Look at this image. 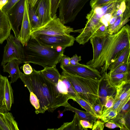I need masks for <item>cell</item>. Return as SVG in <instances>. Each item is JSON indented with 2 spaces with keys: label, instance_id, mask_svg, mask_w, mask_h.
Listing matches in <instances>:
<instances>
[{
  "label": "cell",
  "instance_id": "cell-1",
  "mask_svg": "<svg viewBox=\"0 0 130 130\" xmlns=\"http://www.w3.org/2000/svg\"><path fill=\"white\" fill-rule=\"evenodd\" d=\"M29 75L20 73V78L30 92V101L36 114L52 112L59 107L64 106L69 98L60 93L57 87L43 75L40 71L34 69Z\"/></svg>",
  "mask_w": 130,
  "mask_h": 130
},
{
  "label": "cell",
  "instance_id": "cell-2",
  "mask_svg": "<svg viewBox=\"0 0 130 130\" xmlns=\"http://www.w3.org/2000/svg\"><path fill=\"white\" fill-rule=\"evenodd\" d=\"M91 8L86 22L98 28L105 26L109 35L118 32L130 20V0H115Z\"/></svg>",
  "mask_w": 130,
  "mask_h": 130
},
{
  "label": "cell",
  "instance_id": "cell-3",
  "mask_svg": "<svg viewBox=\"0 0 130 130\" xmlns=\"http://www.w3.org/2000/svg\"><path fill=\"white\" fill-rule=\"evenodd\" d=\"M130 46V27L126 24L118 32L106 37L100 54L90 66L97 69L102 68L100 72L102 74L123 50Z\"/></svg>",
  "mask_w": 130,
  "mask_h": 130
},
{
  "label": "cell",
  "instance_id": "cell-4",
  "mask_svg": "<svg viewBox=\"0 0 130 130\" xmlns=\"http://www.w3.org/2000/svg\"><path fill=\"white\" fill-rule=\"evenodd\" d=\"M23 49L22 63H31L44 68L56 66L60 62L64 51L43 46L31 36Z\"/></svg>",
  "mask_w": 130,
  "mask_h": 130
},
{
  "label": "cell",
  "instance_id": "cell-5",
  "mask_svg": "<svg viewBox=\"0 0 130 130\" xmlns=\"http://www.w3.org/2000/svg\"><path fill=\"white\" fill-rule=\"evenodd\" d=\"M71 82L79 98L91 105L99 98L100 79H93L62 72Z\"/></svg>",
  "mask_w": 130,
  "mask_h": 130
},
{
  "label": "cell",
  "instance_id": "cell-6",
  "mask_svg": "<svg viewBox=\"0 0 130 130\" xmlns=\"http://www.w3.org/2000/svg\"><path fill=\"white\" fill-rule=\"evenodd\" d=\"M91 0H60L58 18L64 24L73 22L86 3Z\"/></svg>",
  "mask_w": 130,
  "mask_h": 130
},
{
  "label": "cell",
  "instance_id": "cell-7",
  "mask_svg": "<svg viewBox=\"0 0 130 130\" xmlns=\"http://www.w3.org/2000/svg\"><path fill=\"white\" fill-rule=\"evenodd\" d=\"M33 37L43 46L62 50L72 46L75 40V38L70 34L54 36L40 34Z\"/></svg>",
  "mask_w": 130,
  "mask_h": 130
},
{
  "label": "cell",
  "instance_id": "cell-8",
  "mask_svg": "<svg viewBox=\"0 0 130 130\" xmlns=\"http://www.w3.org/2000/svg\"><path fill=\"white\" fill-rule=\"evenodd\" d=\"M73 30V28L65 25L56 17L43 26L32 30L31 36L34 37L40 34L50 36L69 35Z\"/></svg>",
  "mask_w": 130,
  "mask_h": 130
},
{
  "label": "cell",
  "instance_id": "cell-9",
  "mask_svg": "<svg viewBox=\"0 0 130 130\" xmlns=\"http://www.w3.org/2000/svg\"><path fill=\"white\" fill-rule=\"evenodd\" d=\"M7 43L4 48V54L1 65L16 59L22 62L24 58L23 46L18 38L10 34L6 39Z\"/></svg>",
  "mask_w": 130,
  "mask_h": 130
},
{
  "label": "cell",
  "instance_id": "cell-10",
  "mask_svg": "<svg viewBox=\"0 0 130 130\" xmlns=\"http://www.w3.org/2000/svg\"><path fill=\"white\" fill-rule=\"evenodd\" d=\"M11 83L6 77L1 75L0 79V112L9 111L13 103Z\"/></svg>",
  "mask_w": 130,
  "mask_h": 130
},
{
  "label": "cell",
  "instance_id": "cell-11",
  "mask_svg": "<svg viewBox=\"0 0 130 130\" xmlns=\"http://www.w3.org/2000/svg\"><path fill=\"white\" fill-rule=\"evenodd\" d=\"M25 0H20L6 14L10 23L11 29L15 36L18 38L24 15Z\"/></svg>",
  "mask_w": 130,
  "mask_h": 130
},
{
  "label": "cell",
  "instance_id": "cell-12",
  "mask_svg": "<svg viewBox=\"0 0 130 130\" xmlns=\"http://www.w3.org/2000/svg\"><path fill=\"white\" fill-rule=\"evenodd\" d=\"M63 71L74 75L84 77L99 79L101 77L100 72L96 69L89 65L80 64L78 65L60 66Z\"/></svg>",
  "mask_w": 130,
  "mask_h": 130
},
{
  "label": "cell",
  "instance_id": "cell-13",
  "mask_svg": "<svg viewBox=\"0 0 130 130\" xmlns=\"http://www.w3.org/2000/svg\"><path fill=\"white\" fill-rule=\"evenodd\" d=\"M116 93V88L110 84L107 71L102 74L100 79L99 91V99L102 104L104 105L107 96L114 98Z\"/></svg>",
  "mask_w": 130,
  "mask_h": 130
},
{
  "label": "cell",
  "instance_id": "cell-14",
  "mask_svg": "<svg viewBox=\"0 0 130 130\" xmlns=\"http://www.w3.org/2000/svg\"><path fill=\"white\" fill-rule=\"evenodd\" d=\"M28 8V2L27 0H25L24 13L21 28L18 37L23 46L26 44L29 40L32 31L29 18Z\"/></svg>",
  "mask_w": 130,
  "mask_h": 130
},
{
  "label": "cell",
  "instance_id": "cell-15",
  "mask_svg": "<svg viewBox=\"0 0 130 130\" xmlns=\"http://www.w3.org/2000/svg\"><path fill=\"white\" fill-rule=\"evenodd\" d=\"M51 0H38L34 7L38 16L41 27L51 20Z\"/></svg>",
  "mask_w": 130,
  "mask_h": 130
},
{
  "label": "cell",
  "instance_id": "cell-16",
  "mask_svg": "<svg viewBox=\"0 0 130 130\" xmlns=\"http://www.w3.org/2000/svg\"><path fill=\"white\" fill-rule=\"evenodd\" d=\"M56 86L59 92L74 101L76 98L79 97L71 82L62 73Z\"/></svg>",
  "mask_w": 130,
  "mask_h": 130
},
{
  "label": "cell",
  "instance_id": "cell-17",
  "mask_svg": "<svg viewBox=\"0 0 130 130\" xmlns=\"http://www.w3.org/2000/svg\"><path fill=\"white\" fill-rule=\"evenodd\" d=\"M0 130H19L18 123L11 112H0Z\"/></svg>",
  "mask_w": 130,
  "mask_h": 130
},
{
  "label": "cell",
  "instance_id": "cell-18",
  "mask_svg": "<svg viewBox=\"0 0 130 130\" xmlns=\"http://www.w3.org/2000/svg\"><path fill=\"white\" fill-rule=\"evenodd\" d=\"M107 36H92L90 39L93 51L92 59L88 62L86 64L90 66L92 64L100 54Z\"/></svg>",
  "mask_w": 130,
  "mask_h": 130
},
{
  "label": "cell",
  "instance_id": "cell-19",
  "mask_svg": "<svg viewBox=\"0 0 130 130\" xmlns=\"http://www.w3.org/2000/svg\"><path fill=\"white\" fill-rule=\"evenodd\" d=\"M114 101L119 100L127 102L130 100V80L123 81L116 87Z\"/></svg>",
  "mask_w": 130,
  "mask_h": 130
},
{
  "label": "cell",
  "instance_id": "cell-20",
  "mask_svg": "<svg viewBox=\"0 0 130 130\" xmlns=\"http://www.w3.org/2000/svg\"><path fill=\"white\" fill-rule=\"evenodd\" d=\"M7 63L6 65L3 66V71L9 73L11 78L10 82L11 83H13L20 78L21 71L19 70V65L22 62L20 60L15 59Z\"/></svg>",
  "mask_w": 130,
  "mask_h": 130
},
{
  "label": "cell",
  "instance_id": "cell-21",
  "mask_svg": "<svg viewBox=\"0 0 130 130\" xmlns=\"http://www.w3.org/2000/svg\"><path fill=\"white\" fill-rule=\"evenodd\" d=\"M11 27L7 15L0 11V44H2L10 35Z\"/></svg>",
  "mask_w": 130,
  "mask_h": 130
},
{
  "label": "cell",
  "instance_id": "cell-22",
  "mask_svg": "<svg viewBox=\"0 0 130 130\" xmlns=\"http://www.w3.org/2000/svg\"><path fill=\"white\" fill-rule=\"evenodd\" d=\"M130 46L126 48L115 61L109 66L108 70L109 71L108 74H110L119 66L130 62Z\"/></svg>",
  "mask_w": 130,
  "mask_h": 130
},
{
  "label": "cell",
  "instance_id": "cell-23",
  "mask_svg": "<svg viewBox=\"0 0 130 130\" xmlns=\"http://www.w3.org/2000/svg\"><path fill=\"white\" fill-rule=\"evenodd\" d=\"M40 71L45 78L56 86L61 75L56 69V66L46 67Z\"/></svg>",
  "mask_w": 130,
  "mask_h": 130
},
{
  "label": "cell",
  "instance_id": "cell-24",
  "mask_svg": "<svg viewBox=\"0 0 130 130\" xmlns=\"http://www.w3.org/2000/svg\"><path fill=\"white\" fill-rule=\"evenodd\" d=\"M64 107L65 108L63 110L64 111L68 110L74 112L77 114L80 120L88 121L93 125L96 120L98 119L90 113L87 111H83L74 108L68 103Z\"/></svg>",
  "mask_w": 130,
  "mask_h": 130
},
{
  "label": "cell",
  "instance_id": "cell-25",
  "mask_svg": "<svg viewBox=\"0 0 130 130\" xmlns=\"http://www.w3.org/2000/svg\"><path fill=\"white\" fill-rule=\"evenodd\" d=\"M130 111L123 115L117 114L115 118L109 121L117 124L121 130H130Z\"/></svg>",
  "mask_w": 130,
  "mask_h": 130
},
{
  "label": "cell",
  "instance_id": "cell-26",
  "mask_svg": "<svg viewBox=\"0 0 130 130\" xmlns=\"http://www.w3.org/2000/svg\"><path fill=\"white\" fill-rule=\"evenodd\" d=\"M130 72L123 73L108 74L110 83L113 86L116 87L122 82L130 80Z\"/></svg>",
  "mask_w": 130,
  "mask_h": 130
},
{
  "label": "cell",
  "instance_id": "cell-27",
  "mask_svg": "<svg viewBox=\"0 0 130 130\" xmlns=\"http://www.w3.org/2000/svg\"><path fill=\"white\" fill-rule=\"evenodd\" d=\"M28 8L29 18L31 30L41 27L39 18L35 7H31L28 4Z\"/></svg>",
  "mask_w": 130,
  "mask_h": 130
},
{
  "label": "cell",
  "instance_id": "cell-28",
  "mask_svg": "<svg viewBox=\"0 0 130 130\" xmlns=\"http://www.w3.org/2000/svg\"><path fill=\"white\" fill-rule=\"evenodd\" d=\"M74 101L77 102L82 108L85 109L86 111L90 113L99 119L97 115L93 110L91 105L79 97L76 98Z\"/></svg>",
  "mask_w": 130,
  "mask_h": 130
},
{
  "label": "cell",
  "instance_id": "cell-29",
  "mask_svg": "<svg viewBox=\"0 0 130 130\" xmlns=\"http://www.w3.org/2000/svg\"><path fill=\"white\" fill-rule=\"evenodd\" d=\"M91 106L94 111L99 119L102 115L104 105L102 104L98 98L91 105Z\"/></svg>",
  "mask_w": 130,
  "mask_h": 130
},
{
  "label": "cell",
  "instance_id": "cell-30",
  "mask_svg": "<svg viewBox=\"0 0 130 130\" xmlns=\"http://www.w3.org/2000/svg\"><path fill=\"white\" fill-rule=\"evenodd\" d=\"M130 62L121 64L115 69L110 74L123 73L130 72Z\"/></svg>",
  "mask_w": 130,
  "mask_h": 130
},
{
  "label": "cell",
  "instance_id": "cell-31",
  "mask_svg": "<svg viewBox=\"0 0 130 130\" xmlns=\"http://www.w3.org/2000/svg\"><path fill=\"white\" fill-rule=\"evenodd\" d=\"M60 0H51L50 15L52 19L57 17L56 12Z\"/></svg>",
  "mask_w": 130,
  "mask_h": 130
},
{
  "label": "cell",
  "instance_id": "cell-32",
  "mask_svg": "<svg viewBox=\"0 0 130 130\" xmlns=\"http://www.w3.org/2000/svg\"><path fill=\"white\" fill-rule=\"evenodd\" d=\"M117 114V111L111 110L105 114L102 115L99 119L101 120L104 123H106L115 118Z\"/></svg>",
  "mask_w": 130,
  "mask_h": 130
},
{
  "label": "cell",
  "instance_id": "cell-33",
  "mask_svg": "<svg viewBox=\"0 0 130 130\" xmlns=\"http://www.w3.org/2000/svg\"><path fill=\"white\" fill-rule=\"evenodd\" d=\"M80 120L77 114L75 113L72 121L73 130H85L81 125Z\"/></svg>",
  "mask_w": 130,
  "mask_h": 130
},
{
  "label": "cell",
  "instance_id": "cell-34",
  "mask_svg": "<svg viewBox=\"0 0 130 130\" xmlns=\"http://www.w3.org/2000/svg\"><path fill=\"white\" fill-rule=\"evenodd\" d=\"M20 0H8L7 3L2 8V10L6 14Z\"/></svg>",
  "mask_w": 130,
  "mask_h": 130
},
{
  "label": "cell",
  "instance_id": "cell-35",
  "mask_svg": "<svg viewBox=\"0 0 130 130\" xmlns=\"http://www.w3.org/2000/svg\"><path fill=\"white\" fill-rule=\"evenodd\" d=\"M114 102V97L111 96H107L106 102L104 105L103 111L111 107L113 104Z\"/></svg>",
  "mask_w": 130,
  "mask_h": 130
},
{
  "label": "cell",
  "instance_id": "cell-36",
  "mask_svg": "<svg viewBox=\"0 0 130 130\" xmlns=\"http://www.w3.org/2000/svg\"><path fill=\"white\" fill-rule=\"evenodd\" d=\"M117 0H91L90 4L91 8L96 6L103 4L107 3Z\"/></svg>",
  "mask_w": 130,
  "mask_h": 130
},
{
  "label": "cell",
  "instance_id": "cell-37",
  "mask_svg": "<svg viewBox=\"0 0 130 130\" xmlns=\"http://www.w3.org/2000/svg\"><path fill=\"white\" fill-rule=\"evenodd\" d=\"M105 126V123L99 120H96L94 123L92 129L103 130Z\"/></svg>",
  "mask_w": 130,
  "mask_h": 130
},
{
  "label": "cell",
  "instance_id": "cell-38",
  "mask_svg": "<svg viewBox=\"0 0 130 130\" xmlns=\"http://www.w3.org/2000/svg\"><path fill=\"white\" fill-rule=\"evenodd\" d=\"M82 60L81 56H78L77 54H75L70 58V65H78L80 64L78 62L79 61Z\"/></svg>",
  "mask_w": 130,
  "mask_h": 130
},
{
  "label": "cell",
  "instance_id": "cell-39",
  "mask_svg": "<svg viewBox=\"0 0 130 130\" xmlns=\"http://www.w3.org/2000/svg\"><path fill=\"white\" fill-rule=\"evenodd\" d=\"M55 130H73L72 122L64 123L58 129H53Z\"/></svg>",
  "mask_w": 130,
  "mask_h": 130
},
{
  "label": "cell",
  "instance_id": "cell-40",
  "mask_svg": "<svg viewBox=\"0 0 130 130\" xmlns=\"http://www.w3.org/2000/svg\"><path fill=\"white\" fill-rule=\"evenodd\" d=\"M22 67L24 73L27 75L31 74L33 71V69L28 63H25Z\"/></svg>",
  "mask_w": 130,
  "mask_h": 130
},
{
  "label": "cell",
  "instance_id": "cell-41",
  "mask_svg": "<svg viewBox=\"0 0 130 130\" xmlns=\"http://www.w3.org/2000/svg\"><path fill=\"white\" fill-rule=\"evenodd\" d=\"M70 58L63 54L61 57L60 62V65L63 66H68L70 65Z\"/></svg>",
  "mask_w": 130,
  "mask_h": 130
},
{
  "label": "cell",
  "instance_id": "cell-42",
  "mask_svg": "<svg viewBox=\"0 0 130 130\" xmlns=\"http://www.w3.org/2000/svg\"><path fill=\"white\" fill-rule=\"evenodd\" d=\"M80 123L85 130H88V128L91 129L92 128L93 125L89 121L86 120H80Z\"/></svg>",
  "mask_w": 130,
  "mask_h": 130
},
{
  "label": "cell",
  "instance_id": "cell-43",
  "mask_svg": "<svg viewBox=\"0 0 130 130\" xmlns=\"http://www.w3.org/2000/svg\"><path fill=\"white\" fill-rule=\"evenodd\" d=\"M130 111V100L128 101L122 107L121 111L118 113L120 115L124 114Z\"/></svg>",
  "mask_w": 130,
  "mask_h": 130
},
{
  "label": "cell",
  "instance_id": "cell-44",
  "mask_svg": "<svg viewBox=\"0 0 130 130\" xmlns=\"http://www.w3.org/2000/svg\"><path fill=\"white\" fill-rule=\"evenodd\" d=\"M106 123L105 124V126L108 128L113 129L117 127L120 128L119 126L114 122L109 121Z\"/></svg>",
  "mask_w": 130,
  "mask_h": 130
},
{
  "label": "cell",
  "instance_id": "cell-45",
  "mask_svg": "<svg viewBox=\"0 0 130 130\" xmlns=\"http://www.w3.org/2000/svg\"><path fill=\"white\" fill-rule=\"evenodd\" d=\"M38 0H31L30 1L28 2V4L31 7H33Z\"/></svg>",
  "mask_w": 130,
  "mask_h": 130
},
{
  "label": "cell",
  "instance_id": "cell-46",
  "mask_svg": "<svg viewBox=\"0 0 130 130\" xmlns=\"http://www.w3.org/2000/svg\"><path fill=\"white\" fill-rule=\"evenodd\" d=\"M8 0H0V5L3 6L7 2Z\"/></svg>",
  "mask_w": 130,
  "mask_h": 130
},
{
  "label": "cell",
  "instance_id": "cell-47",
  "mask_svg": "<svg viewBox=\"0 0 130 130\" xmlns=\"http://www.w3.org/2000/svg\"><path fill=\"white\" fill-rule=\"evenodd\" d=\"M64 112V111H60V110H58V112L59 113V115L58 116L57 118H60L62 117L63 116V113Z\"/></svg>",
  "mask_w": 130,
  "mask_h": 130
},
{
  "label": "cell",
  "instance_id": "cell-48",
  "mask_svg": "<svg viewBox=\"0 0 130 130\" xmlns=\"http://www.w3.org/2000/svg\"><path fill=\"white\" fill-rule=\"evenodd\" d=\"M3 7V6H2L0 5V11L1 9Z\"/></svg>",
  "mask_w": 130,
  "mask_h": 130
},
{
  "label": "cell",
  "instance_id": "cell-49",
  "mask_svg": "<svg viewBox=\"0 0 130 130\" xmlns=\"http://www.w3.org/2000/svg\"><path fill=\"white\" fill-rule=\"evenodd\" d=\"M28 2H29L31 0H27Z\"/></svg>",
  "mask_w": 130,
  "mask_h": 130
},
{
  "label": "cell",
  "instance_id": "cell-50",
  "mask_svg": "<svg viewBox=\"0 0 130 130\" xmlns=\"http://www.w3.org/2000/svg\"><path fill=\"white\" fill-rule=\"evenodd\" d=\"M1 74H0V79L1 77Z\"/></svg>",
  "mask_w": 130,
  "mask_h": 130
}]
</instances>
